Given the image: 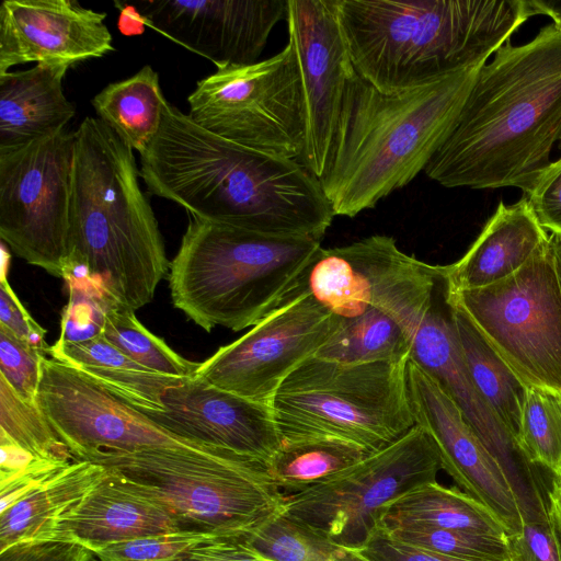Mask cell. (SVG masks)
<instances>
[{
    "instance_id": "836d02e7",
    "label": "cell",
    "mask_w": 561,
    "mask_h": 561,
    "mask_svg": "<svg viewBox=\"0 0 561 561\" xmlns=\"http://www.w3.org/2000/svg\"><path fill=\"white\" fill-rule=\"evenodd\" d=\"M517 444L528 460L553 478L561 477V396L526 388Z\"/></svg>"
},
{
    "instance_id": "d590c367",
    "label": "cell",
    "mask_w": 561,
    "mask_h": 561,
    "mask_svg": "<svg viewBox=\"0 0 561 561\" xmlns=\"http://www.w3.org/2000/svg\"><path fill=\"white\" fill-rule=\"evenodd\" d=\"M76 368L103 389L146 415L162 412L161 394L167 388L183 378L150 370L94 366Z\"/></svg>"
},
{
    "instance_id": "ee69618b",
    "label": "cell",
    "mask_w": 561,
    "mask_h": 561,
    "mask_svg": "<svg viewBox=\"0 0 561 561\" xmlns=\"http://www.w3.org/2000/svg\"><path fill=\"white\" fill-rule=\"evenodd\" d=\"M368 561H467L445 557L390 537L377 527L357 550Z\"/></svg>"
},
{
    "instance_id": "60d3db41",
    "label": "cell",
    "mask_w": 561,
    "mask_h": 561,
    "mask_svg": "<svg viewBox=\"0 0 561 561\" xmlns=\"http://www.w3.org/2000/svg\"><path fill=\"white\" fill-rule=\"evenodd\" d=\"M513 561H561V537L551 520L523 522L508 537Z\"/></svg>"
},
{
    "instance_id": "44dd1931",
    "label": "cell",
    "mask_w": 561,
    "mask_h": 561,
    "mask_svg": "<svg viewBox=\"0 0 561 561\" xmlns=\"http://www.w3.org/2000/svg\"><path fill=\"white\" fill-rule=\"evenodd\" d=\"M105 18L75 0H3L0 73L27 62L71 67L113 51Z\"/></svg>"
},
{
    "instance_id": "ba28073f",
    "label": "cell",
    "mask_w": 561,
    "mask_h": 561,
    "mask_svg": "<svg viewBox=\"0 0 561 561\" xmlns=\"http://www.w3.org/2000/svg\"><path fill=\"white\" fill-rule=\"evenodd\" d=\"M409 359L343 364L308 358L272 400L282 440L334 437L369 453L397 440L415 425L408 394Z\"/></svg>"
},
{
    "instance_id": "f35d334b",
    "label": "cell",
    "mask_w": 561,
    "mask_h": 561,
    "mask_svg": "<svg viewBox=\"0 0 561 561\" xmlns=\"http://www.w3.org/2000/svg\"><path fill=\"white\" fill-rule=\"evenodd\" d=\"M44 352L0 327V376L28 402H37Z\"/></svg>"
},
{
    "instance_id": "4316f807",
    "label": "cell",
    "mask_w": 561,
    "mask_h": 561,
    "mask_svg": "<svg viewBox=\"0 0 561 561\" xmlns=\"http://www.w3.org/2000/svg\"><path fill=\"white\" fill-rule=\"evenodd\" d=\"M168 103L159 75L150 65L110 83L92 100L99 118L140 156L158 134Z\"/></svg>"
},
{
    "instance_id": "4fadbf2b",
    "label": "cell",
    "mask_w": 561,
    "mask_h": 561,
    "mask_svg": "<svg viewBox=\"0 0 561 561\" xmlns=\"http://www.w3.org/2000/svg\"><path fill=\"white\" fill-rule=\"evenodd\" d=\"M75 131L65 129L0 151V237L55 277L69 271Z\"/></svg>"
},
{
    "instance_id": "cb8c5ba5",
    "label": "cell",
    "mask_w": 561,
    "mask_h": 561,
    "mask_svg": "<svg viewBox=\"0 0 561 561\" xmlns=\"http://www.w3.org/2000/svg\"><path fill=\"white\" fill-rule=\"evenodd\" d=\"M69 68L36 64L27 70L0 73V151L65 129L76 114L62 88Z\"/></svg>"
},
{
    "instance_id": "c3c4849f",
    "label": "cell",
    "mask_w": 561,
    "mask_h": 561,
    "mask_svg": "<svg viewBox=\"0 0 561 561\" xmlns=\"http://www.w3.org/2000/svg\"><path fill=\"white\" fill-rule=\"evenodd\" d=\"M529 4L535 15H548L553 24L561 28V1L530 0Z\"/></svg>"
},
{
    "instance_id": "d6986e66",
    "label": "cell",
    "mask_w": 561,
    "mask_h": 561,
    "mask_svg": "<svg viewBox=\"0 0 561 561\" xmlns=\"http://www.w3.org/2000/svg\"><path fill=\"white\" fill-rule=\"evenodd\" d=\"M287 1L163 0L136 8L147 25L222 69L257 61L273 28L286 19Z\"/></svg>"
},
{
    "instance_id": "7dc6e473",
    "label": "cell",
    "mask_w": 561,
    "mask_h": 561,
    "mask_svg": "<svg viewBox=\"0 0 561 561\" xmlns=\"http://www.w3.org/2000/svg\"><path fill=\"white\" fill-rule=\"evenodd\" d=\"M548 497L549 514L561 537V477L553 478Z\"/></svg>"
},
{
    "instance_id": "8d00e7d4",
    "label": "cell",
    "mask_w": 561,
    "mask_h": 561,
    "mask_svg": "<svg viewBox=\"0 0 561 561\" xmlns=\"http://www.w3.org/2000/svg\"><path fill=\"white\" fill-rule=\"evenodd\" d=\"M69 299L64 309L58 342H81L102 335L105 316L116 301L82 274H69Z\"/></svg>"
},
{
    "instance_id": "8fae6325",
    "label": "cell",
    "mask_w": 561,
    "mask_h": 561,
    "mask_svg": "<svg viewBox=\"0 0 561 561\" xmlns=\"http://www.w3.org/2000/svg\"><path fill=\"white\" fill-rule=\"evenodd\" d=\"M442 462L428 435L415 424L405 434L330 480L285 496L284 513L340 546L360 549L386 504L436 482Z\"/></svg>"
},
{
    "instance_id": "7bdbcfd3",
    "label": "cell",
    "mask_w": 561,
    "mask_h": 561,
    "mask_svg": "<svg viewBox=\"0 0 561 561\" xmlns=\"http://www.w3.org/2000/svg\"><path fill=\"white\" fill-rule=\"evenodd\" d=\"M0 561H95V557L76 542L45 540L10 546L0 551Z\"/></svg>"
},
{
    "instance_id": "7a4b0ae2",
    "label": "cell",
    "mask_w": 561,
    "mask_h": 561,
    "mask_svg": "<svg viewBox=\"0 0 561 561\" xmlns=\"http://www.w3.org/2000/svg\"><path fill=\"white\" fill-rule=\"evenodd\" d=\"M561 142V28L510 42L478 71L424 172L445 187H517L528 195ZM561 146V144H560Z\"/></svg>"
},
{
    "instance_id": "277c9868",
    "label": "cell",
    "mask_w": 561,
    "mask_h": 561,
    "mask_svg": "<svg viewBox=\"0 0 561 561\" xmlns=\"http://www.w3.org/2000/svg\"><path fill=\"white\" fill-rule=\"evenodd\" d=\"M139 175L134 150L85 117L75 131L67 276L85 275L134 311L152 300L171 264Z\"/></svg>"
},
{
    "instance_id": "f546056e",
    "label": "cell",
    "mask_w": 561,
    "mask_h": 561,
    "mask_svg": "<svg viewBox=\"0 0 561 561\" xmlns=\"http://www.w3.org/2000/svg\"><path fill=\"white\" fill-rule=\"evenodd\" d=\"M412 341L413 335L396 319L370 309L342 319L336 332L314 356L343 364L400 362L410 358Z\"/></svg>"
},
{
    "instance_id": "d4e9b609",
    "label": "cell",
    "mask_w": 561,
    "mask_h": 561,
    "mask_svg": "<svg viewBox=\"0 0 561 561\" xmlns=\"http://www.w3.org/2000/svg\"><path fill=\"white\" fill-rule=\"evenodd\" d=\"M106 468L73 460L0 513V551L10 546L54 540L65 517L106 474Z\"/></svg>"
},
{
    "instance_id": "ffe728a7",
    "label": "cell",
    "mask_w": 561,
    "mask_h": 561,
    "mask_svg": "<svg viewBox=\"0 0 561 561\" xmlns=\"http://www.w3.org/2000/svg\"><path fill=\"white\" fill-rule=\"evenodd\" d=\"M161 402L163 411L148 416L182 437L264 462L282 444L272 404L220 389L197 375L167 388Z\"/></svg>"
},
{
    "instance_id": "f6af8a7d",
    "label": "cell",
    "mask_w": 561,
    "mask_h": 561,
    "mask_svg": "<svg viewBox=\"0 0 561 561\" xmlns=\"http://www.w3.org/2000/svg\"><path fill=\"white\" fill-rule=\"evenodd\" d=\"M178 561H273L243 538L218 537L202 542Z\"/></svg>"
},
{
    "instance_id": "ab89813d",
    "label": "cell",
    "mask_w": 561,
    "mask_h": 561,
    "mask_svg": "<svg viewBox=\"0 0 561 561\" xmlns=\"http://www.w3.org/2000/svg\"><path fill=\"white\" fill-rule=\"evenodd\" d=\"M8 256L2 250L0 278V327L25 344L46 353V331L28 313L7 278Z\"/></svg>"
},
{
    "instance_id": "5b68a950",
    "label": "cell",
    "mask_w": 561,
    "mask_h": 561,
    "mask_svg": "<svg viewBox=\"0 0 561 561\" xmlns=\"http://www.w3.org/2000/svg\"><path fill=\"white\" fill-rule=\"evenodd\" d=\"M480 68L398 93H383L355 75L320 179L334 216L353 218L374 208L425 170Z\"/></svg>"
},
{
    "instance_id": "9c48e42d",
    "label": "cell",
    "mask_w": 561,
    "mask_h": 561,
    "mask_svg": "<svg viewBox=\"0 0 561 561\" xmlns=\"http://www.w3.org/2000/svg\"><path fill=\"white\" fill-rule=\"evenodd\" d=\"M445 296L525 388L561 396V285L550 234L508 277L457 293L445 288Z\"/></svg>"
},
{
    "instance_id": "6da1fadb",
    "label": "cell",
    "mask_w": 561,
    "mask_h": 561,
    "mask_svg": "<svg viewBox=\"0 0 561 561\" xmlns=\"http://www.w3.org/2000/svg\"><path fill=\"white\" fill-rule=\"evenodd\" d=\"M140 158L148 191L202 220L322 240L334 217L320 180L304 163L218 136L170 103Z\"/></svg>"
},
{
    "instance_id": "8992f818",
    "label": "cell",
    "mask_w": 561,
    "mask_h": 561,
    "mask_svg": "<svg viewBox=\"0 0 561 561\" xmlns=\"http://www.w3.org/2000/svg\"><path fill=\"white\" fill-rule=\"evenodd\" d=\"M321 240L259 233L190 218L170 264L173 306L210 332L259 323L295 289Z\"/></svg>"
},
{
    "instance_id": "2e32d148",
    "label": "cell",
    "mask_w": 561,
    "mask_h": 561,
    "mask_svg": "<svg viewBox=\"0 0 561 561\" xmlns=\"http://www.w3.org/2000/svg\"><path fill=\"white\" fill-rule=\"evenodd\" d=\"M436 288L432 305L412 341L410 359L434 377L503 470L523 522L550 519L553 477L531 463L491 408L476 391L457 346L445 290Z\"/></svg>"
},
{
    "instance_id": "b9f144b4",
    "label": "cell",
    "mask_w": 561,
    "mask_h": 561,
    "mask_svg": "<svg viewBox=\"0 0 561 561\" xmlns=\"http://www.w3.org/2000/svg\"><path fill=\"white\" fill-rule=\"evenodd\" d=\"M526 198L540 226L549 234L561 236V157L551 162Z\"/></svg>"
},
{
    "instance_id": "e575fe53",
    "label": "cell",
    "mask_w": 561,
    "mask_h": 561,
    "mask_svg": "<svg viewBox=\"0 0 561 561\" xmlns=\"http://www.w3.org/2000/svg\"><path fill=\"white\" fill-rule=\"evenodd\" d=\"M382 530L397 540L454 559L513 561L508 537L425 526H401Z\"/></svg>"
},
{
    "instance_id": "52a82bcc",
    "label": "cell",
    "mask_w": 561,
    "mask_h": 561,
    "mask_svg": "<svg viewBox=\"0 0 561 561\" xmlns=\"http://www.w3.org/2000/svg\"><path fill=\"white\" fill-rule=\"evenodd\" d=\"M88 461L162 506L182 529L244 538L284 511L286 494L259 459L146 450Z\"/></svg>"
},
{
    "instance_id": "1f68e13d",
    "label": "cell",
    "mask_w": 561,
    "mask_h": 561,
    "mask_svg": "<svg viewBox=\"0 0 561 561\" xmlns=\"http://www.w3.org/2000/svg\"><path fill=\"white\" fill-rule=\"evenodd\" d=\"M102 335L131 360L158 374L193 377L201 364L179 355L144 327L133 309L117 302L106 312Z\"/></svg>"
},
{
    "instance_id": "83f0119b",
    "label": "cell",
    "mask_w": 561,
    "mask_h": 561,
    "mask_svg": "<svg viewBox=\"0 0 561 561\" xmlns=\"http://www.w3.org/2000/svg\"><path fill=\"white\" fill-rule=\"evenodd\" d=\"M446 301L460 357L471 383L516 439L526 388L486 344L465 311Z\"/></svg>"
},
{
    "instance_id": "e0dca14e",
    "label": "cell",
    "mask_w": 561,
    "mask_h": 561,
    "mask_svg": "<svg viewBox=\"0 0 561 561\" xmlns=\"http://www.w3.org/2000/svg\"><path fill=\"white\" fill-rule=\"evenodd\" d=\"M286 21L306 107L300 162L320 180L327 171L343 102L356 71L339 25L335 0H288Z\"/></svg>"
},
{
    "instance_id": "ac0fdd59",
    "label": "cell",
    "mask_w": 561,
    "mask_h": 561,
    "mask_svg": "<svg viewBox=\"0 0 561 561\" xmlns=\"http://www.w3.org/2000/svg\"><path fill=\"white\" fill-rule=\"evenodd\" d=\"M407 382L414 422L432 437L442 469L499 518L508 537L518 534L523 519L510 483L457 404L412 359L407 366Z\"/></svg>"
},
{
    "instance_id": "3957f363",
    "label": "cell",
    "mask_w": 561,
    "mask_h": 561,
    "mask_svg": "<svg viewBox=\"0 0 561 561\" xmlns=\"http://www.w3.org/2000/svg\"><path fill=\"white\" fill-rule=\"evenodd\" d=\"M356 73L383 93L480 68L535 13L526 0H335Z\"/></svg>"
},
{
    "instance_id": "74e56055",
    "label": "cell",
    "mask_w": 561,
    "mask_h": 561,
    "mask_svg": "<svg viewBox=\"0 0 561 561\" xmlns=\"http://www.w3.org/2000/svg\"><path fill=\"white\" fill-rule=\"evenodd\" d=\"M214 538L218 537L182 529L110 545L93 553L95 561H178L197 545Z\"/></svg>"
},
{
    "instance_id": "f1b7e54d",
    "label": "cell",
    "mask_w": 561,
    "mask_h": 561,
    "mask_svg": "<svg viewBox=\"0 0 561 561\" xmlns=\"http://www.w3.org/2000/svg\"><path fill=\"white\" fill-rule=\"evenodd\" d=\"M369 454L365 448L340 438L308 437L282 440L265 463L274 482L288 495L330 480Z\"/></svg>"
},
{
    "instance_id": "4dcf8cb0",
    "label": "cell",
    "mask_w": 561,
    "mask_h": 561,
    "mask_svg": "<svg viewBox=\"0 0 561 561\" xmlns=\"http://www.w3.org/2000/svg\"><path fill=\"white\" fill-rule=\"evenodd\" d=\"M243 539L273 561H368L357 550L337 545L284 511Z\"/></svg>"
},
{
    "instance_id": "d6a6232c",
    "label": "cell",
    "mask_w": 561,
    "mask_h": 561,
    "mask_svg": "<svg viewBox=\"0 0 561 561\" xmlns=\"http://www.w3.org/2000/svg\"><path fill=\"white\" fill-rule=\"evenodd\" d=\"M0 438L42 460H76L44 415L38 402H28L0 376Z\"/></svg>"
},
{
    "instance_id": "30bf717a",
    "label": "cell",
    "mask_w": 561,
    "mask_h": 561,
    "mask_svg": "<svg viewBox=\"0 0 561 561\" xmlns=\"http://www.w3.org/2000/svg\"><path fill=\"white\" fill-rule=\"evenodd\" d=\"M187 102L193 121L228 140L289 159L304 152L306 107L290 43L271 58L217 69Z\"/></svg>"
},
{
    "instance_id": "5bb4252c",
    "label": "cell",
    "mask_w": 561,
    "mask_h": 561,
    "mask_svg": "<svg viewBox=\"0 0 561 561\" xmlns=\"http://www.w3.org/2000/svg\"><path fill=\"white\" fill-rule=\"evenodd\" d=\"M37 402L76 460L146 450L214 458L238 455L170 432L55 358H42Z\"/></svg>"
},
{
    "instance_id": "bcb514c9",
    "label": "cell",
    "mask_w": 561,
    "mask_h": 561,
    "mask_svg": "<svg viewBox=\"0 0 561 561\" xmlns=\"http://www.w3.org/2000/svg\"><path fill=\"white\" fill-rule=\"evenodd\" d=\"M119 10L118 30L126 36L144 33L146 21L136 7L123 2L114 3Z\"/></svg>"
},
{
    "instance_id": "603a6c76",
    "label": "cell",
    "mask_w": 561,
    "mask_h": 561,
    "mask_svg": "<svg viewBox=\"0 0 561 561\" xmlns=\"http://www.w3.org/2000/svg\"><path fill=\"white\" fill-rule=\"evenodd\" d=\"M549 238L526 196L501 202L468 251L457 262L442 265L448 293L485 287L519 270Z\"/></svg>"
},
{
    "instance_id": "484cf974",
    "label": "cell",
    "mask_w": 561,
    "mask_h": 561,
    "mask_svg": "<svg viewBox=\"0 0 561 561\" xmlns=\"http://www.w3.org/2000/svg\"><path fill=\"white\" fill-rule=\"evenodd\" d=\"M378 526H425L495 537H508L499 518L458 488L424 484L385 505Z\"/></svg>"
},
{
    "instance_id": "681fc988",
    "label": "cell",
    "mask_w": 561,
    "mask_h": 561,
    "mask_svg": "<svg viewBox=\"0 0 561 561\" xmlns=\"http://www.w3.org/2000/svg\"><path fill=\"white\" fill-rule=\"evenodd\" d=\"M550 239L553 245L556 265L561 285V236L550 234Z\"/></svg>"
},
{
    "instance_id": "7402d4cb",
    "label": "cell",
    "mask_w": 561,
    "mask_h": 561,
    "mask_svg": "<svg viewBox=\"0 0 561 561\" xmlns=\"http://www.w3.org/2000/svg\"><path fill=\"white\" fill-rule=\"evenodd\" d=\"M179 530V523L162 506L107 470L65 515L54 540L76 542L94 552L110 545Z\"/></svg>"
},
{
    "instance_id": "7c38bea8",
    "label": "cell",
    "mask_w": 561,
    "mask_h": 561,
    "mask_svg": "<svg viewBox=\"0 0 561 561\" xmlns=\"http://www.w3.org/2000/svg\"><path fill=\"white\" fill-rule=\"evenodd\" d=\"M440 278L442 265L402 252L392 237L374 234L321 248L284 301L309 293L342 319L380 310L414 336Z\"/></svg>"
},
{
    "instance_id": "9a60e30c",
    "label": "cell",
    "mask_w": 561,
    "mask_h": 561,
    "mask_svg": "<svg viewBox=\"0 0 561 561\" xmlns=\"http://www.w3.org/2000/svg\"><path fill=\"white\" fill-rule=\"evenodd\" d=\"M341 320L309 293L299 294L201 363L196 375L220 389L272 404L284 380L317 354Z\"/></svg>"
}]
</instances>
